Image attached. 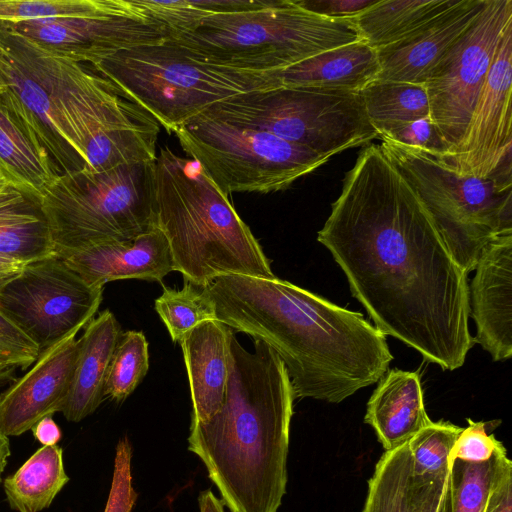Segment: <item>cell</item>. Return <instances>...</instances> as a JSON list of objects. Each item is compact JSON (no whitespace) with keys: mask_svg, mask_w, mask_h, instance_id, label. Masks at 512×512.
I'll list each match as a JSON object with an SVG mask.
<instances>
[{"mask_svg":"<svg viewBox=\"0 0 512 512\" xmlns=\"http://www.w3.org/2000/svg\"><path fill=\"white\" fill-rule=\"evenodd\" d=\"M317 240L381 333L443 370L465 363L475 344L468 273L380 145L366 146L346 173Z\"/></svg>","mask_w":512,"mask_h":512,"instance_id":"6da1fadb","label":"cell"},{"mask_svg":"<svg viewBox=\"0 0 512 512\" xmlns=\"http://www.w3.org/2000/svg\"><path fill=\"white\" fill-rule=\"evenodd\" d=\"M203 290L218 321L275 351L294 398L340 403L377 383L393 360L386 336L361 313L288 281L222 275Z\"/></svg>","mask_w":512,"mask_h":512,"instance_id":"7a4b0ae2","label":"cell"},{"mask_svg":"<svg viewBox=\"0 0 512 512\" xmlns=\"http://www.w3.org/2000/svg\"><path fill=\"white\" fill-rule=\"evenodd\" d=\"M254 347L232 334L223 403L207 421H191L188 436L230 512H278L287 487L295 398L275 351L260 340Z\"/></svg>","mask_w":512,"mask_h":512,"instance_id":"3957f363","label":"cell"},{"mask_svg":"<svg viewBox=\"0 0 512 512\" xmlns=\"http://www.w3.org/2000/svg\"><path fill=\"white\" fill-rule=\"evenodd\" d=\"M152 190L154 223L185 281L203 288L222 275L276 277L228 195L195 160L160 148Z\"/></svg>","mask_w":512,"mask_h":512,"instance_id":"277c9868","label":"cell"},{"mask_svg":"<svg viewBox=\"0 0 512 512\" xmlns=\"http://www.w3.org/2000/svg\"><path fill=\"white\" fill-rule=\"evenodd\" d=\"M168 38L207 63L262 73L361 40L353 20L321 17L297 0L214 14Z\"/></svg>","mask_w":512,"mask_h":512,"instance_id":"5b68a950","label":"cell"},{"mask_svg":"<svg viewBox=\"0 0 512 512\" xmlns=\"http://www.w3.org/2000/svg\"><path fill=\"white\" fill-rule=\"evenodd\" d=\"M90 66L169 134L232 96L281 87L278 71L210 64L169 38L122 50Z\"/></svg>","mask_w":512,"mask_h":512,"instance_id":"8992f818","label":"cell"},{"mask_svg":"<svg viewBox=\"0 0 512 512\" xmlns=\"http://www.w3.org/2000/svg\"><path fill=\"white\" fill-rule=\"evenodd\" d=\"M153 164L140 162L61 175L39 201L61 258L87 247L129 241L154 224Z\"/></svg>","mask_w":512,"mask_h":512,"instance_id":"52a82bcc","label":"cell"},{"mask_svg":"<svg viewBox=\"0 0 512 512\" xmlns=\"http://www.w3.org/2000/svg\"><path fill=\"white\" fill-rule=\"evenodd\" d=\"M380 146L410 181L467 273L490 242L512 234V179L461 176L422 151L389 141Z\"/></svg>","mask_w":512,"mask_h":512,"instance_id":"ba28073f","label":"cell"},{"mask_svg":"<svg viewBox=\"0 0 512 512\" xmlns=\"http://www.w3.org/2000/svg\"><path fill=\"white\" fill-rule=\"evenodd\" d=\"M204 113L330 158L379 138L360 92L278 87L232 96Z\"/></svg>","mask_w":512,"mask_h":512,"instance_id":"9c48e42d","label":"cell"},{"mask_svg":"<svg viewBox=\"0 0 512 512\" xmlns=\"http://www.w3.org/2000/svg\"><path fill=\"white\" fill-rule=\"evenodd\" d=\"M174 134L187 156L227 195L284 190L330 159L266 131L204 112Z\"/></svg>","mask_w":512,"mask_h":512,"instance_id":"30bf717a","label":"cell"},{"mask_svg":"<svg viewBox=\"0 0 512 512\" xmlns=\"http://www.w3.org/2000/svg\"><path fill=\"white\" fill-rule=\"evenodd\" d=\"M103 286L88 284L63 258L25 265L0 290V311L40 349L56 343L95 316Z\"/></svg>","mask_w":512,"mask_h":512,"instance_id":"8fae6325","label":"cell"},{"mask_svg":"<svg viewBox=\"0 0 512 512\" xmlns=\"http://www.w3.org/2000/svg\"><path fill=\"white\" fill-rule=\"evenodd\" d=\"M510 20L512 0H486L474 22L438 61L424 84L430 118L446 146L445 155L457 146L466 130L501 33Z\"/></svg>","mask_w":512,"mask_h":512,"instance_id":"7c38bea8","label":"cell"},{"mask_svg":"<svg viewBox=\"0 0 512 512\" xmlns=\"http://www.w3.org/2000/svg\"><path fill=\"white\" fill-rule=\"evenodd\" d=\"M0 94L33 142L49 156L59 177L83 168L26 37L7 23H0Z\"/></svg>","mask_w":512,"mask_h":512,"instance_id":"4fadbf2b","label":"cell"},{"mask_svg":"<svg viewBox=\"0 0 512 512\" xmlns=\"http://www.w3.org/2000/svg\"><path fill=\"white\" fill-rule=\"evenodd\" d=\"M10 25L50 52L89 65L122 50L163 43L169 37L168 28L136 0H116L109 10L92 16Z\"/></svg>","mask_w":512,"mask_h":512,"instance_id":"5bb4252c","label":"cell"},{"mask_svg":"<svg viewBox=\"0 0 512 512\" xmlns=\"http://www.w3.org/2000/svg\"><path fill=\"white\" fill-rule=\"evenodd\" d=\"M512 20L504 27L490 69L457 146L442 159L458 175L511 178Z\"/></svg>","mask_w":512,"mask_h":512,"instance_id":"9a60e30c","label":"cell"},{"mask_svg":"<svg viewBox=\"0 0 512 512\" xmlns=\"http://www.w3.org/2000/svg\"><path fill=\"white\" fill-rule=\"evenodd\" d=\"M81 329H75L42 350L30 369L0 395V430L19 436L41 419L61 412L77 361Z\"/></svg>","mask_w":512,"mask_h":512,"instance_id":"2e32d148","label":"cell"},{"mask_svg":"<svg viewBox=\"0 0 512 512\" xmlns=\"http://www.w3.org/2000/svg\"><path fill=\"white\" fill-rule=\"evenodd\" d=\"M469 286L474 341L494 361L512 356V234L490 242L481 252Z\"/></svg>","mask_w":512,"mask_h":512,"instance_id":"e0dca14e","label":"cell"},{"mask_svg":"<svg viewBox=\"0 0 512 512\" xmlns=\"http://www.w3.org/2000/svg\"><path fill=\"white\" fill-rule=\"evenodd\" d=\"M486 0H458L398 41L376 50V80L424 85L431 70L474 22Z\"/></svg>","mask_w":512,"mask_h":512,"instance_id":"ac0fdd59","label":"cell"},{"mask_svg":"<svg viewBox=\"0 0 512 512\" xmlns=\"http://www.w3.org/2000/svg\"><path fill=\"white\" fill-rule=\"evenodd\" d=\"M63 259L92 286L120 279L161 282L174 271L168 241L155 223L132 240L93 245Z\"/></svg>","mask_w":512,"mask_h":512,"instance_id":"d6986e66","label":"cell"},{"mask_svg":"<svg viewBox=\"0 0 512 512\" xmlns=\"http://www.w3.org/2000/svg\"><path fill=\"white\" fill-rule=\"evenodd\" d=\"M362 512H452L451 473H415L407 443L385 451L368 481Z\"/></svg>","mask_w":512,"mask_h":512,"instance_id":"ffe728a7","label":"cell"},{"mask_svg":"<svg viewBox=\"0 0 512 512\" xmlns=\"http://www.w3.org/2000/svg\"><path fill=\"white\" fill-rule=\"evenodd\" d=\"M232 330L217 319L206 320L179 340L190 386L191 421H207L223 403L229 376Z\"/></svg>","mask_w":512,"mask_h":512,"instance_id":"44dd1931","label":"cell"},{"mask_svg":"<svg viewBox=\"0 0 512 512\" xmlns=\"http://www.w3.org/2000/svg\"><path fill=\"white\" fill-rule=\"evenodd\" d=\"M364 422L375 431L385 451L407 443L431 420L427 415L420 377L394 368L377 382Z\"/></svg>","mask_w":512,"mask_h":512,"instance_id":"7402d4cb","label":"cell"},{"mask_svg":"<svg viewBox=\"0 0 512 512\" xmlns=\"http://www.w3.org/2000/svg\"><path fill=\"white\" fill-rule=\"evenodd\" d=\"M120 335V325L108 309L84 327L78 339L79 350L69 394L61 411L68 421L80 422L102 403L108 367Z\"/></svg>","mask_w":512,"mask_h":512,"instance_id":"603a6c76","label":"cell"},{"mask_svg":"<svg viewBox=\"0 0 512 512\" xmlns=\"http://www.w3.org/2000/svg\"><path fill=\"white\" fill-rule=\"evenodd\" d=\"M376 50L359 40L278 71L281 87L360 92L377 79Z\"/></svg>","mask_w":512,"mask_h":512,"instance_id":"cb8c5ba5","label":"cell"},{"mask_svg":"<svg viewBox=\"0 0 512 512\" xmlns=\"http://www.w3.org/2000/svg\"><path fill=\"white\" fill-rule=\"evenodd\" d=\"M0 173L38 202L59 174L49 156L30 138L0 94Z\"/></svg>","mask_w":512,"mask_h":512,"instance_id":"d4e9b609","label":"cell"},{"mask_svg":"<svg viewBox=\"0 0 512 512\" xmlns=\"http://www.w3.org/2000/svg\"><path fill=\"white\" fill-rule=\"evenodd\" d=\"M0 255L24 264L58 256L39 202L13 186L0 199Z\"/></svg>","mask_w":512,"mask_h":512,"instance_id":"484cf974","label":"cell"},{"mask_svg":"<svg viewBox=\"0 0 512 512\" xmlns=\"http://www.w3.org/2000/svg\"><path fill=\"white\" fill-rule=\"evenodd\" d=\"M63 450L42 446L3 482L6 500L16 512H41L52 504L68 483Z\"/></svg>","mask_w":512,"mask_h":512,"instance_id":"4316f807","label":"cell"},{"mask_svg":"<svg viewBox=\"0 0 512 512\" xmlns=\"http://www.w3.org/2000/svg\"><path fill=\"white\" fill-rule=\"evenodd\" d=\"M458 0H378L353 22L374 49L392 44L452 7Z\"/></svg>","mask_w":512,"mask_h":512,"instance_id":"83f0119b","label":"cell"},{"mask_svg":"<svg viewBox=\"0 0 512 512\" xmlns=\"http://www.w3.org/2000/svg\"><path fill=\"white\" fill-rule=\"evenodd\" d=\"M366 114L378 125L430 117L425 85L375 80L360 91Z\"/></svg>","mask_w":512,"mask_h":512,"instance_id":"f1b7e54d","label":"cell"},{"mask_svg":"<svg viewBox=\"0 0 512 512\" xmlns=\"http://www.w3.org/2000/svg\"><path fill=\"white\" fill-rule=\"evenodd\" d=\"M155 310L173 342H179L198 324L216 319L212 300L203 288L188 281L181 289L164 287L163 293L155 300Z\"/></svg>","mask_w":512,"mask_h":512,"instance_id":"f546056e","label":"cell"},{"mask_svg":"<svg viewBox=\"0 0 512 512\" xmlns=\"http://www.w3.org/2000/svg\"><path fill=\"white\" fill-rule=\"evenodd\" d=\"M149 369L148 342L141 331L121 333L113 352L104 387V396L124 401Z\"/></svg>","mask_w":512,"mask_h":512,"instance_id":"4dcf8cb0","label":"cell"},{"mask_svg":"<svg viewBox=\"0 0 512 512\" xmlns=\"http://www.w3.org/2000/svg\"><path fill=\"white\" fill-rule=\"evenodd\" d=\"M507 458L502 443L484 462L455 460L451 468L452 512H483L495 475Z\"/></svg>","mask_w":512,"mask_h":512,"instance_id":"1f68e13d","label":"cell"},{"mask_svg":"<svg viewBox=\"0 0 512 512\" xmlns=\"http://www.w3.org/2000/svg\"><path fill=\"white\" fill-rule=\"evenodd\" d=\"M463 428L447 421L430 422L408 442L415 473L446 477L451 473L450 453Z\"/></svg>","mask_w":512,"mask_h":512,"instance_id":"d6a6232c","label":"cell"},{"mask_svg":"<svg viewBox=\"0 0 512 512\" xmlns=\"http://www.w3.org/2000/svg\"><path fill=\"white\" fill-rule=\"evenodd\" d=\"M116 0H0V23L18 24L55 18L92 16Z\"/></svg>","mask_w":512,"mask_h":512,"instance_id":"836d02e7","label":"cell"},{"mask_svg":"<svg viewBox=\"0 0 512 512\" xmlns=\"http://www.w3.org/2000/svg\"><path fill=\"white\" fill-rule=\"evenodd\" d=\"M381 141H389L442 159L446 146L430 117L415 121L382 124L375 127Z\"/></svg>","mask_w":512,"mask_h":512,"instance_id":"e575fe53","label":"cell"},{"mask_svg":"<svg viewBox=\"0 0 512 512\" xmlns=\"http://www.w3.org/2000/svg\"><path fill=\"white\" fill-rule=\"evenodd\" d=\"M132 448L128 438L118 441L111 488L104 512H131L137 500L132 484Z\"/></svg>","mask_w":512,"mask_h":512,"instance_id":"d590c367","label":"cell"},{"mask_svg":"<svg viewBox=\"0 0 512 512\" xmlns=\"http://www.w3.org/2000/svg\"><path fill=\"white\" fill-rule=\"evenodd\" d=\"M467 421L468 427L462 429L450 453V468L455 460L473 463L487 461L501 444L493 434H488V423Z\"/></svg>","mask_w":512,"mask_h":512,"instance_id":"8d00e7d4","label":"cell"},{"mask_svg":"<svg viewBox=\"0 0 512 512\" xmlns=\"http://www.w3.org/2000/svg\"><path fill=\"white\" fill-rule=\"evenodd\" d=\"M39 354V347L0 311V355L25 370Z\"/></svg>","mask_w":512,"mask_h":512,"instance_id":"74e56055","label":"cell"},{"mask_svg":"<svg viewBox=\"0 0 512 512\" xmlns=\"http://www.w3.org/2000/svg\"><path fill=\"white\" fill-rule=\"evenodd\" d=\"M305 10L332 20H354L378 0H297Z\"/></svg>","mask_w":512,"mask_h":512,"instance_id":"f35d334b","label":"cell"},{"mask_svg":"<svg viewBox=\"0 0 512 512\" xmlns=\"http://www.w3.org/2000/svg\"><path fill=\"white\" fill-rule=\"evenodd\" d=\"M483 512H512V462L508 457L495 475Z\"/></svg>","mask_w":512,"mask_h":512,"instance_id":"ab89813d","label":"cell"},{"mask_svg":"<svg viewBox=\"0 0 512 512\" xmlns=\"http://www.w3.org/2000/svg\"><path fill=\"white\" fill-rule=\"evenodd\" d=\"M35 439L43 446L57 445L62 437V432L52 416L41 419L32 429Z\"/></svg>","mask_w":512,"mask_h":512,"instance_id":"60d3db41","label":"cell"},{"mask_svg":"<svg viewBox=\"0 0 512 512\" xmlns=\"http://www.w3.org/2000/svg\"><path fill=\"white\" fill-rule=\"evenodd\" d=\"M26 264L0 255V290L12 278L17 276Z\"/></svg>","mask_w":512,"mask_h":512,"instance_id":"b9f144b4","label":"cell"},{"mask_svg":"<svg viewBox=\"0 0 512 512\" xmlns=\"http://www.w3.org/2000/svg\"><path fill=\"white\" fill-rule=\"evenodd\" d=\"M200 512H225L224 503L210 490L202 491L198 497Z\"/></svg>","mask_w":512,"mask_h":512,"instance_id":"7bdbcfd3","label":"cell"},{"mask_svg":"<svg viewBox=\"0 0 512 512\" xmlns=\"http://www.w3.org/2000/svg\"><path fill=\"white\" fill-rule=\"evenodd\" d=\"M20 367L9 358L0 355V387L13 382Z\"/></svg>","mask_w":512,"mask_h":512,"instance_id":"ee69618b","label":"cell"},{"mask_svg":"<svg viewBox=\"0 0 512 512\" xmlns=\"http://www.w3.org/2000/svg\"><path fill=\"white\" fill-rule=\"evenodd\" d=\"M11 454L9 438L0 430V483L2 474L7 465V460Z\"/></svg>","mask_w":512,"mask_h":512,"instance_id":"f6af8a7d","label":"cell"},{"mask_svg":"<svg viewBox=\"0 0 512 512\" xmlns=\"http://www.w3.org/2000/svg\"><path fill=\"white\" fill-rule=\"evenodd\" d=\"M12 187V185L8 182V180L0 173V199L2 196L8 191V189Z\"/></svg>","mask_w":512,"mask_h":512,"instance_id":"bcb514c9","label":"cell"}]
</instances>
